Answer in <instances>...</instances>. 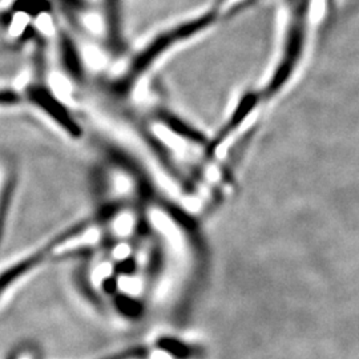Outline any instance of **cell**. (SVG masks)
<instances>
[{
	"instance_id": "7a4b0ae2",
	"label": "cell",
	"mask_w": 359,
	"mask_h": 359,
	"mask_svg": "<svg viewBox=\"0 0 359 359\" xmlns=\"http://www.w3.org/2000/svg\"><path fill=\"white\" fill-rule=\"evenodd\" d=\"M20 102V97L13 90H0V105H15Z\"/></svg>"
},
{
	"instance_id": "6da1fadb",
	"label": "cell",
	"mask_w": 359,
	"mask_h": 359,
	"mask_svg": "<svg viewBox=\"0 0 359 359\" xmlns=\"http://www.w3.org/2000/svg\"><path fill=\"white\" fill-rule=\"evenodd\" d=\"M13 179L15 177H8V180L4 182V187L1 188L3 191L0 193V238L3 234V226H4V221L7 216L8 205H10V198L13 194Z\"/></svg>"
}]
</instances>
